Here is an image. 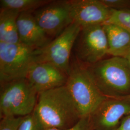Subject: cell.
Listing matches in <instances>:
<instances>
[{"label": "cell", "instance_id": "6da1fadb", "mask_svg": "<svg viewBox=\"0 0 130 130\" xmlns=\"http://www.w3.org/2000/svg\"><path fill=\"white\" fill-rule=\"evenodd\" d=\"M34 112L45 129H68L82 118L66 85L38 94Z\"/></svg>", "mask_w": 130, "mask_h": 130}, {"label": "cell", "instance_id": "7a4b0ae2", "mask_svg": "<svg viewBox=\"0 0 130 130\" xmlns=\"http://www.w3.org/2000/svg\"><path fill=\"white\" fill-rule=\"evenodd\" d=\"M85 67L104 96H130V66L124 57L112 56Z\"/></svg>", "mask_w": 130, "mask_h": 130}, {"label": "cell", "instance_id": "3957f363", "mask_svg": "<svg viewBox=\"0 0 130 130\" xmlns=\"http://www.w3.org/2000/svg\"><path fill=\"white\" fill-rule=\"evenodd\" d=\"M38 96V93L27 78L1 84V119L23 117L32 113Z\"/></svg>", "mask_w": 130, "mask_h": 130}, {"label": "cell", "instance_id": "277c9868", "mask_svg": "<svg viewBox=\"0 0 130 130\" xmlns=\"http://www.w3.org/2000/svg\"><path fill=\"white\" fill-rule=\"evenodd\" d=\"M66 86L82 118L89 117L106 97L98 90L86 68L71 64Z\"/></svg>", "mask_w": 130, "mask_h": 130}, {"label": "cell", "instance_id": "5b68a950", "mask_svg": "<svg viewBox=\"0 0 130 130\" xmlns=\"http://www.w3.org/2000/svg\"><path fill=\"white\" fill-rule=\"evenodd\" d=\"M82 27L73 22L46 46L34 50V63H49L63 70L67 74L71 69L70 56Z\"/></svg>", "mask_w": 130, "mask_h": 130}, {"label": "cell", "instance_id": "8992f818", "mask_svg": "<svg viewBox=\"0 0 130 130\" xmlns=\"http://www.w3.org/2000/svg\"><path fill=\"white\" fill-rule=\"evenodd\" d=\"M32 49L21 43L0 42V83L27 78L34 63Z\"/></svg>", "mask_w": 130, "mask_h": 130}, {"label": "cell", "instance_id": "52a82bcc", "mask_svg": "<svg viewBox=\"0 0 130 130\" xmlns=\"http://www.w3.org/2000/svg\"><path fill=\"white\" fill-rule=\"evenodd\" d=\"M77 61L85 67L103 59L108 54L107 36L102 25L82 28L73 47Z\"/></svg>", "mask_w": 130, "mask_h": 130}, {"label": "cell", "instance_id": "ba28073f", "mask_svg": "<svg viewBox=\"0 0 130 130\" xmlns=\"http://www.w3.org/2000/svg\"><path fill=\"white\" fill-rule=\"evenodd\" d=\"M38 24L50 38H55L72 23L70 1H50L33 12Z\"/></svg>", "mask_w": 130, "mask_h": 130}, {"label": "cell", "instance_id": "9c48e42d", "mask_svg": "<svg viewBox=\"0 0 130 130\" xmlns=\"http://www.w3.org/2000/svg\"><path fill=\"white\" fill-rule=\"evenodd\" d=\"M130 115V96L106 98L89 116L93 130H118Z\"/></svg>", "mask_w": 130, "mask_h": 130}, {"label": "cell", "instance_id": "30bf717a", "mask_svg": "<svg viewBox=\"0 0 130 130\" xmlns=\"http://www.w3.org/2000/svg\"><path fill=\"white\" fill-rule=\"evenodd\" d=\"M70 4L73 21L82 28L103 25L110 19L113 11L101 0H72Z\"/></svg>", "mask_w": 130, "mask_h": 130}, {"label": "cell", "instance_id": "8fae6325", "mask_svg": "<svg viewBox=\"0 0 130 130\" xmlns=\"http://www.w3.org/2000/svg\"><path fill=\"white\" fill-rule=\"evenodd\" d=\"M68 78L65 72L49 63H34L27 77L38 94L64 86Z\"/></svg>", "mask_w": 130, "mask_h": 130}, {"label": "cell", "instance_id": "7c38bea8", "mask_svg": "<svg viewBox=\"0 0 130 130\" xmlns=\"http://www.w3.org/2000/svg\"><path fill=\"white\" fill-rule=\"evenodd\" d=\"M20 43L33 50L46 46L52 39L38 24L32 12L20 13L17 20Z\"/></svg>", "mask_w": 130, "mask_h": 130}, {"label": "cell", "instance_id": "4fadbf2b", "mask_svg": "<svg viewBox=\"0 0 130 130\" xmlns=\"http://www.w3.org/2000/svg\"><path fill=\"white\" fill-rule=\"evenodd\" d=\"M103 26L107 36L108 54L124 57L130 52V33L114 24H104Z\"/></svg>", "mask_w": 130, "mask_h": 130}, {"label": "cell", "instance_id": "5bb4252c", "mask_svg": "<svg viewBox=\"0 0 130 130\" xmlns=\"http://www.w3.org/2000/svg\"><path fill=\"white\" fill-rule=\"evenodd\" d=\"M19 13L14 11H0V42L7 44L20 43L17 20Z\"/></svg>", "mask_w": 130, "mask_h": 130}, {"label": "cell", "instance_id": "9a60e30c", "mask_svg": "<svg viewBox=\"0 0 130 130\" xmlns=\"http://www.w3.org/2000/svg\"><path fill=\"white\" fill-rule=\"evenodd\" d=\"M49 0H1V9L19 12H33L49 3Z\"/></svg>", "mask_w": 130, "mask_h": 130}, {"label": "cell", "instance_id": "2e32d148", "mask_svg": "<svg viewBox=\"0 0 130 130\" xmlns=\"http://www.w3.org/2000/svg\"><path fill=\"white\" fill-rule=\"evenodd\" d=\"M106 23L119 25L130 33V10H113L110 19Z\"/></svg>", "mask_w": 130, "mask_h": 130}, {"label": "cell", "instance_id": "e0dca14e", "mask_svg": "<svg viewBox=\"0 0 130 130\" xmlns=\"http://www.w3.org/2000/svg\"><path fill=\"white\" fill-rule=\"evenodd\" d=\"M34 112L21 118L18 130H45Z\"/></svg>", "mask_w": 130, "mask_h": 130}, {"label": "cell", "instance_id": "ac0fdd59", "mask_svg": "<svg viewBox=\"0 0 130 130\" xmlns=\"http://www.w3.org/2000/svg\"><path fill=\"white\" fill-rule=\"evenodd\" d=\"M107 7L115 10H130V0H101Z\"/></svg>", "mask_w": 130, "mask_h": 130}, {"label": "cell", "instance_id": "d6986e66", "mask_svg": "<svg viewBox=\"0 0 130 130\" xmlns=\"http://www.w3.org/2000/svg\"><path fill=\"white\" fill-rule=\"evenodd\" d=\"M22 117H7L1 119L0 130H18Z\"/></svg>", "mask_w": 130, "mask_h": 130}, {"label": "cell", "instance_id": "ffe728a7", "mask_svg": "<svg viewBox=\"0 0 130 130\" xmlns=\"http://www.w3.org/2000/svg\"><path fill=\"white\" fill-rule=\"evenodd\" d=\"M45 130H93L89 117L82 118L73 127L65 130L58 129H46Z\"/></svg>", "mask_w": 130, "mask_h": 130}, {"label": "cell", "instance_id": "44dd1931", "mask_svg": "<svg viewBox=\"0 0 130 130\" xmlns=\"http://www.w3.org/2000/svg\"><path fill=\"white\" fill-rule=\"evenodd\" d=\"M118 130H130V115L123 119Z\"/></svg>", "mask_w": 130, "mask_h": 130}, {"label": "cell", "instance_id": "7402d4cb", "mask_svg": "<svg viewBox=\"0 0 130 130\" xmlns=\"http://www.w3.org/2000/svg\"><path fill=\"white\" fill-rule=\"evenodd\" d=\"M124 58H126V59L128 62L130 66V52L124 57Z\"/></svg>", "mask_w": 130, "mask_h": 130}]
</instances>
